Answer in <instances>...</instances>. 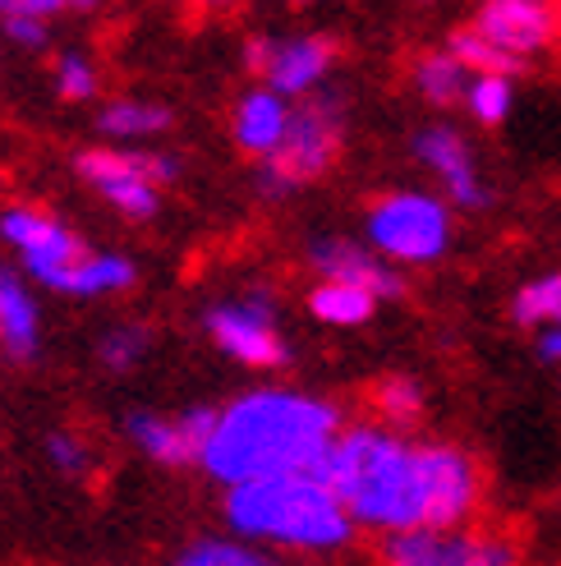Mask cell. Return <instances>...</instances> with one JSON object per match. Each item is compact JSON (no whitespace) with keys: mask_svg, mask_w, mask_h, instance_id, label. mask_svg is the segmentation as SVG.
I'll return each instance as SVG.
<instances>
[{"mask_svg":"<svg viewBox=\"0 0 561 566\" xmlns=\"http://www.w3.org/2000/svg\"><path fill=\"white\" fill-rule=\"evenodd\" d=\"M511 318L520 327H539V323L561 327V272H552L543 281H529L511 304Z\"/></svg>","mask_w":561,"mask_h":566,"instance_id":"ffe728a7","label":"cell"},{"mask_svg":"<svg viewBox=\"0 0 561 566\" xmlns=\"http://www.w3.org/2000/svg\"><path fill=\"white\" fill-rule=\"evenodd\" d=\"M144 342L148 336L138 332V327H125V332H110L106 342H102V359L110 364V369H129V364L144 355Z\"/></svg>","mask_w":561,"mask_h":566,"instance_id":"d4e9b609","label":"cell"},{"mask_svg":"<svg viewBox=\"0 0 561 566\" xmlns=\"http://www.w3.org/2000/svg\"><path fill=\"white\" fill-rule=\"evenodd\" d=\"M387 566H520V548L507 534H446L410 530L387 539Z\"/></svg>","mask_w":561,"mask_h":566,"instance_id":"8992f818","label":"cell"},{"mask_svg":"<svg viewBox=\"0 0 561 566\" xmlns=\"http://www.w3.org/2000/svg\"><path fill=\"white\" fill-rule=\"evenodd\" d=\"M474 28L501 46L507 55H525L529 51H543L552 28H557V14L548 6H539V0H493V6L479 10V19H474Z\"/></svg>","mask_w":561,"mask_h":566,"instance_id":"30bf717a","label":"cell"},{"mask_svg":"<svg viewBox=\"0 0 561 566\" xmlns=\"http://www.w3.org/2000/svg\"><path fill=\"white\" fill-rule=\"evenodd\" d=\"M166 120V106H144V102H110L102 111V129L106 134H152Z\"/></svg>","mask_w":561,"mask_h":566,"instance_id":"44dd1931","label":"cell"},{"mask_svg":"<svg viewBox=\"0 0 561 566\" xmlns=\"http://www.w3.org/2000/svg\"><path fill=\"white\" fill-rule=\"evenodd\" d=\"M539 359L561 364V327H548V332L539 336Z\"/></svg>","mask_w":561,"mask_h":566,"instance_id":"f1b7e54d","label":"cell"},{"mask_svg":"<svg viewBox=\"0 0 561 566\" xmlns=\"http://www.w3.org/2000/svg\"><path fill=\"white\" fill-rule=\"evenodd\" d=\"M465 102L484 125H501L511 111V78H474Z\"/></svg>","mask_w":561,"mask_h":566,"instance_id":"603a6c76","label":"cell"},{"mask_svg":"<svg viewBox=\"0 0 561 566\" xmlns=\"http://www.w3.org/2000/svg\"><path fill=\"white\" fill-rule=\"evenodd\" d=\"M134 281V268L125 259H93L88 253V263L78 268L74 276V291L70 295H102V291H125Z\"/></svg>","mask_w":561,"mask_h":566,"instance_id":"7402d4cb","label":"cell"},{"mask_svg":"<svg viewBox=\"0 0 561 566\" xmlns=\"http://www.w3.org/2000/svg\"><path fill=\"white\" fill-rule=\"evenodd\" d=\"M378 410L387 419H414L419 410H424V391H419V382L410 378H382L378 382Z\"/></svg>","mask_w":561,"mask_h":566,"instance_id":"cb8c5ba5","label":"cell"},{"mask_svg":"<svg viewBox=\"0 0 561 566\" xmlns=\"http://www.w3.org/2000/svg\"><path fill=\"white\" fill-rule=\"evenodd\" d=\"M452 221L428 193H391L369 212V240L401 263H433L446 249Z\"/></svg>","mask_w":561,"mask_h":566,"instance_id":"5b68a950","label":"cell"},{"mask_svg":"<svg viewBox=\"0 0 561 566\" xmlns=\"http://www.w3.org/2000/svg\"><path fill=\"white\" fill-rule=\"evenodd\" d=\"M414 153L442 176L446 193H452L461 208H479V203H484V189H479V176H474L469 148H465V138H461L456 129H446V125L424 129V134L414 138Z\"/></svg>","mask_w":561,"mask_h":566,"instance_id":"7c38bea8","label":"cell"},{"mask_svg":"<svg viewBox=\"0 0 561 566\" xmlns=\"http://www.w3.org/2000/svg\"><path fill=\"white\" fill-rule=\"evenodd\" d=\"M6 28L19 42H42V19H33V14H6Z\"/></svg>","mask_w":561,"mask_h":566,"instance_id":"83f0119b","label":"cell"},{"mask_svg":"<svg viewBox=\"0 0 561 566\" xmlns=\"http://www.w3.org/2000/svg\"><path fill=\"white\" fill-rule=\"evenodd\" d=\"M208 332L226 346L235 359L254 364V369H272L286 359V346L272 332V318L263 304H216L208 314Z\"/></svg>","mask_w":561,"mask_h":566,"instance_id":"9c48e42d","label":"cell"},{"mask_svg":"<svg viewBox=\"0 0 561 566\" xmlns=\"http://www.w3.org/2000/svg\"><path fill=\"white\" fill-rule=\"evenodd\" d=\"M314 263H318V272H327V281H336V286L369 291L373 300L401 295V276L387 272L378 259H369V253L354 249V244H346V240H322V244L314 249Z\"/></svg>","mask_w":561,"mask_h":566,"instance_id":"4fadbf2b","label":"cell"},{"mask_svg":"<svg viewBox=\"0 0 561 566\" xmlns=\"http://www.w3.org/2000/svg\"><path fill=\"white\" fill-rule=\"evenodd\" d=\"M110 203L125 208L129 217H152L157 212V185L176 176L171 157H120V153H88L78 161Z\"/></svg>","mask_w":561,"mask_h":566,"instance_id":"ba28073f","label":"cell"},{"mask_svg":"<svg viewBox=\"0 0 561 566\" xmlns=\"http://www.w3.org/2000/svg\"><path fill=\"white\" fill-rule=\"evenodd\" d=\"M46 451H51V461L61 465V470H78V465H83V447H78L74 438H65V433H55V438L46 442Z\"/></svg>","mask_w":561,"mask_h":566,"instance_id":"4316f807","label":"cell"},{"mask_svg":"<svg viewBox=\"0 0 561 566\" xmlns=\"http://www.w3.org/2000/svg\"><path fill=\"white\" fill-rule=\"evenodd\" d=\"M327 65H331V42L327 38H299V42L276 46L267 78H272L276 93H304L327 74Z\"/></svg>","mask_w":561,"mask_h":566,"instance_id":"5bb4252c","label":"cell"},{"mask_svg":"<svg viewBox=\"0 0 561 566\" xmlns=\"http://www.w3.org/2000/svg\"><path fill=\"white\" fill-rule=\"evenodd\" d=\"M212 429H216L212 410H193L189 419H152V415H134L129 419L134 442L144 447L148 457L166 461V465H184L193 457H203Z\"/></svg>","mask_w":561,"mask_h":566,"instance_id":"8fae6325","label":"cell"},{"mask_svg":"<svg viewBox=\"0 0 561 566\" xmlns=\"http://www.w3.org/2000/svg\"><path fill=\"white\" fill-rule=\"evenodd\" d=\"M414 83H419V93H424L428 102H437V106H446V102H456L461 93H469L465 65L456 61L452 51H428L424 61L414 65Z\"/></svg>","mask_w":561,"mask_h":566,"instance_id":"d6986e66","label":"cell"},{"mask_svg":"<svg viewBox=\"0 0 561 566\" xmlns=\"http://www.w3.org/2000/svg\"><path fill=\"white\" fill-rule=\"evenodd\" d=\"M341 415L327 401L295 391H254L216 415L203 461L221 484H263V479L314 474L336 447Z\"/></svg>","mask_w":561,"mask_h":566,"instance_id":"7a4b0ae2","label":"cell"},{"mask_svg":"<svg viewBox=\"0 0 561 566\" xmlns=\"http://www.w3.org/2000/svg\"><path fill=\"white\" fill-rule=\"evenodd\" d=\"M180 566H208V562H203V557H199V553H193V548H189V553H184V557H180Z\"/></svg>","mask_w":561,"mask_h":566,"instance_id":"f546056e","label":"cell"},{"mask_svg":"<svg viewBox=\"0 0 561 566\" xmlns=\"http://www.w3.org/2000/svg\"><path fill=\"white\" fill-rule=\"evenodd\" d=\"M446 51H452L465 70H479V78H511V74L525 70L520 55H507L501 46H493L479 28H456L452 42H446Z\"/></svg>","mask_w":561,"mask_h":566,"instance_id":"e0dca14e","label":"cell"},{"mask_svg":"<svg viewBox=\"0 0 561 566\" xmlns=\"http://www.w3.org/2000/svg\"><path fill=\"white\" fill-rule=\"evenodd\" d=\"M290 129V111L276 93H248L240 102V116H235V138L244 153H276L280 138Z\"/></svg>","mask_w":561,"mask_h":566,"instance_id":"9a60e30c","label":"cell"},{"mask_svg":"<svg viewBox=\"0 0 561 566\" xmlns=\"http://www.w3.org/2000/svg\"><path fill=\"white\" fill-rule=\"evenodd\" d=\"M61 93H65V97H88V93H93V70L83 65L78 55L61 61Z\"/></svg>","mask_w":561,"mask_h":566,"instance_id":"484cf974","label":"cell"},{"mask_svg":"<svg viewBox=\"0 0 561 566\" xmlns=\"http://www.w3.org/2000/svg\"><path fill=\"white\" fill-rule=\"evenodd\" d=\"M0 231L23 249V263H28V272H38V281H46L51 291H74L78 268L88 263V253L78 249L74 235H65L61 226L38 212H6Z\"/></svg>","mask_w":561,"mask_h":566,"instance_id":"52a82bcc","label":"cell"},{"mask_svg":"<svg viewBox=\"0 0 561 566\" xmlns=\"http://www.w3.org/2000/svg\"><path fill=\"white\" fill-rule=\"evenodd\" d=\"M0 346L10 355H33L38 346V308L14 276H0Z\"/></svg>","mask_w":561,"mask_h":566,"instance_id":"2e32d148","label":"cell"},{"mask_svg":"<svg viewBox=\"0 0 561 566\" xmlns=\"http://www.w3.org/2000/svg\"><path fill=\"white\" fill-rule=\"evenodd\" d=\"M350 521L391 534L452 530L479 502V470L461 447H410L378 429H350L314 470Z\"/></svg>","mask_w":561,"mask_h":566,"instance_id":"6da1fadb","label":"cell"},{"mask_svg":"<svg viewBox=\"0 0 561 566\" xmlns=\"http://www.w3.org/2000/svg\"><path fill=\"white\" fill-rule=\"evenodd\" d=\"M226 516L240 534L295 544V548H336L350 539V512L314 474L244 484L226 497Z\"/></svg>","mask_w":561,"mask_h":566,"instance_id":"3957f363","label":"cell"},{"mask_svg":"<svg viewBox=\"0 0 561 566\" xmlns=\"http://www.w3.org/2000/svg\"><path fill=\"white\" fill-rule=\"evenodd\" d=\"M373 295L369 291H354V286H336V281H327V286H318L314 295H308V308L322 318V323H336V327H354V323H369L373 318Z\"/></svg>","mask_w":561,"mask_h":566,"instance_id":"ac0fdd59","label":"cell"},{"mask_svg":"<svg viewBox=\"0 0 561 566\" xmlns=\"http://www.w3.org/2000/svg\"><path fill=\"white\" fill-rule=\"evenodd\" d=\"M336 148H341V116H336L331 97L295 111L286 138H280V148L272 153L267 171H263V193H286L304 180H314L318 171L331 166Z\"/></svg>","mask_w":561,"mask_h":566,"instance_id":"277c9868","label":"cell"}]
</instances>
